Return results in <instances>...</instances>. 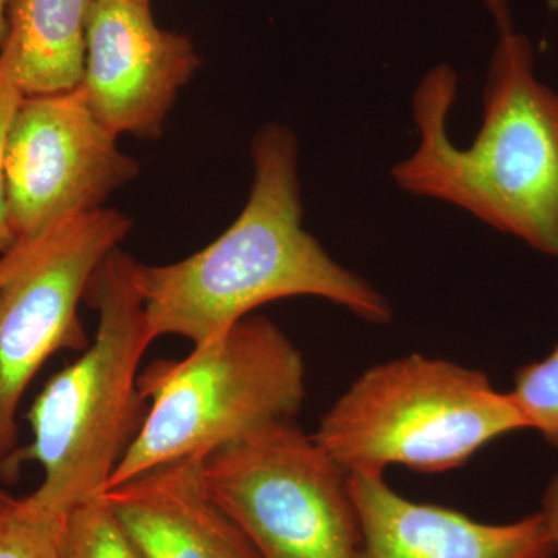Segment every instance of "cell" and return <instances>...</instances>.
Segmentation results:
<instances>
[{
    "mask_svg": "<svg viewBox=\"0 0 558 558\" xmlns=\"http://www.w3.org/2000/svg\"><path fill=\"white\" fill-rule=\"evenodd\" d=\"M248 202L230 229L186 259L135 266L150 339L178 336L194 347L216 339L263 304L317 296L373 325L392 317L371 282L330 258L303 229L299 145L269 124L252 145Z\"/></svg>",
    "mask_w": 558,
    "mask_h": 558,
    "instance_id": "1",
    "label": "cell"
},
{
    "mask_svg": "<svg viewBox=\"0 0 558 558\" xmlns=\"http://www.w3.org/2000/svg\"><path fill=\"white\" fill-rule=\"evenodd\" d=\"M458 75L439 64L413 95L418 145L392 170L399 189L457 205L558 259V95L535 75L526 36L502 33L488 65L483 124L469 148L449 137Z\"/></svg>",
    "mask_w": 558,
    "mask_h": 558,
    "instance_id": "2",
    "label": "cell"
},
{
    "mask_svg": "<svg viewBox=\"0 0 558 558\" xmlns=\"http://www.w3.org/2000/svg\"><path fill=\"white\" fill-rule=\"evenodd\" d=\"M135 266L119 247L95 271L86 292L98 311L94 343L47 381L28 411L32 444L0 464L11 478L38 462L43 483L32 495L61 512L105 495L148 411L137 371L153 339Z\"/></svg>",
    "mask_w": 558,
    "mask_h": 558,
    "instance_id": "3",
    "label": "cell"
},
{
    "mask_svg": "<svg viewBox=\"0 0 558 558\" xmlns=\"http://www.w3.org/2000/svg\"><path fill=\"white\" fill-rule=\"evenodd\" d=\"M300 349L266 317H247L138 387L150 405L109 487L183 459H205L266 425L293 421L306 396Z\"/></svg>",
    "mask_w": 558,
    "mask_h": 558,
    "instance_id": "4",
    "label": "cell"
},
{
    "mask_svg": "<svg viewBox=\"0 0 558 558\" xmlns=\"http://www.w3.org/2000/svg\"><path fill=\"white\" fill-rule=\"evenodd\" d=\"M520 429L515 402L486 374L411 354L365 371L312 436L348 475H384L449 472Z\"/></svg>",
    "mask_w": 558,
    "mask_h": 558,
    "instance_id": "5",
    "label": "cell"
},
{
    "mask_svg": "<svg viewBox=\"0 0 558 558\" xmlns=\"http://www.w3.org/2000/svg\"><path fill=\"white\" fill-rule=\"evenodd\" d=\"M202 473L260 558H360L349 475L295 422H274L208 454Z\"/></svg>",
    "mask_w": 558,
    "mask_h": 558,
    "instance_id": "6",
    "label": "cell"
},
{
    "mask_svg": "<svg viewBox=\"0 0 558 558\" xmlns=\"http://www.w3.org/2000/svg\"><path fill=\"white\" fill-rule=\"evenodd\" d=\"M131 230L126 215L100 208L0 255V464L20 449L17 410L33 377L54 352L83 347L80 301Z\"/></svg>",
    "mask_w": 558,
    "mask_h": 558,
    "instance_id": "7",
    "label": "cell"
},
{
    "mask_svg": "<svg viewBox=\"0 0 558 558\" xmlns=\"http://www.w3.org/2000/svg\"><path fill=\"white\" fill-rule=\"evenodd\" d=\"M137 175V160L121 153L81 84L25 95L7 148V201L16 242L102 208L113 191Z\"/></svg>",
    "mask_w": 558,
    "mask_h": 558,
    "instance_id": "8",
    "label": "cell"
},
{
    "mask_svg": "<svg viewBox=\"0 0 558 558\" xmlns=\"http://www.w3.org/2000/svg\"><path fill=\"white\" fill-rule=\"evenodd\" d=\"M197 68L193 43L160 28L149 0L92 3L81 87L117 137H160L180 89Z\"/></svg>",
    "mask_w": 558,
    "mask_h": 558,
    "instance_id": "9",
    "label": "cell"
},
{
    "mask_svg": "<svg viewBox=\"0 0 558 558\" xmlns=\"http://www.w3.org/2000/svg\"><path fill=\"white\" fill-rule=\"evenodd\" d=\"M362 526L360 558H554L542 512L487 524L392 490L384 475H349Z\"/></svg>",
    "mask_w": 558,
    "mask_h": 558,
    "instance_id": "10",
    "label": "cell"
},
{
    "mask_svg": "<svg viewBox=\"0 0 558 558\" xmlns=\"http://www.w3.org/2000/svg\"><path fill=\"white\" fill-rule=\"evenodd\" d=\"M102 498L142 558H260L209 494L202 459L150 469Z\"/></svg>",
    "mask_w": 558,
    "mask_h": 558,
    "instance_id": "11",
    "label": "cell"
},
{
    "mask_svg": "<svg viewBox=\"0 0 558 558\" xmlns=\"http://www.w3.org/2000/svg\"><path fill=\"white\" fill-rule=\"evenodd\" d=\"M94 0H9L0 62L24 95L80 86Z\"/></svg>",
    "mask_w": 558,
    "mask_h": 558,
    "instance_id": "12",
    "label": "cell"
},
{
    "mask_svg": "<svg viewBox=\"0 0 558 558\" xmlns=\"http://www.w3.org/2000/svg\"><path fill=\"white\" fill-rule=\"evenodd\" d=\"M68 515L0 488V558H61Z\"/></svg>",
    "mask_w": 558,
    "mask_h": 558,
    "instance_id": "13",
    "label": "cell"
},
{
    "mask_svg": "<svg viewBox=\"0 0 558 558\" xmlns=\"http://www.w3.org/2000/svg\"><path fill=\"white\" fill-rule=\"evenodd\" d=\"M61 558H142L105 498L70 510Z\"/></svg>",
    "mask_w": 558,
    "mask_h": 558,
    "instance_id": "14",
    "label": "cell"
},
{
    "mask_svg": "<svg viewBox=\"0 0 558 558\" xmlns=\"http://www.w3.org/2000/svg\"><path fill=\"white\" fill-rule=\"evenodd\" d=\"M509 395L526 429H535L558 450V344L548 357L517 371Z\"/></svg>",
    "mask_w": 558,
    "mask_h": 558,
    "instance_id": "15",
    "label": "cell"
},
{
    "mask_svg": "<svg viewBox=\"0 0 558 558\" xmlns=\"http://www.w3.org/2000/svg\"><path fill=\"white\" fill-rule=\"evenodd\" d=\"M24 97V92L17 86L10 70L0 62V255L9 252L16 244V238L10 226L9 201H7V148H9L11 124Z\"/></svg>",
    "mask_w": 558,
    "mask_h": 558,
    "instance_id": "16",
    "label": "cell"
},
{
    "mask_svg": "<svg viewBox=\"0 0 558 558\" xmlns=\"http://www.w3.org/2000/svg\"><path fill=\"white\" fill-rule=\"evenodd\" d=\"M539 512L546 521L550 538H553L558 553V473L549 480L548 486H546Z\"/></svg>",
    "mask_w": 558,
    "mask_h": 558,
    "instance_id": "17",
    "label": "cell"
},
{
    "mask_svg": "<svg viewBox=\"0 0 558 558\" xmlns=\"http://www.w3.org/2000/svg\"><path fill=\"white\" fill-rule=\"evenodd\" d=\"M7 3L9 0H0V50H2L7 32Z\"/></svg>",
    "mask_w": 558,
    "mask_h": 558,
    "instance_id": "18",
    "label": "cell"
},
{
    "mask_svg": "<svg viewBox=\"0 0 558 558\" xmlns=\"http://www.w3.org/2000/svg\"><path fill=\"white\" fill-rule=\"evenodd\" d=\"M484 5L487 7V10L497 11L505 9L508 5V0H483Z\"/></svg>",
    "mask_w": 558,
    "mask_h": 558,
    "instance_id": "19",
    "label": "cell"
},
{
    "mask_svg": "<svg viewBox=\"0 0 558 558\" xmlns=\"http://www.w3.org/2000/svg\"><path fill=\"white\" fill-rule=\"evenodd\" d=\"M94 2H95V0H94Z\"/></svg>",
    "mask_w": 558,
    "mask_h": 558,
    "instance_id": "20",
    "label": "cell"
}]
</instances>
